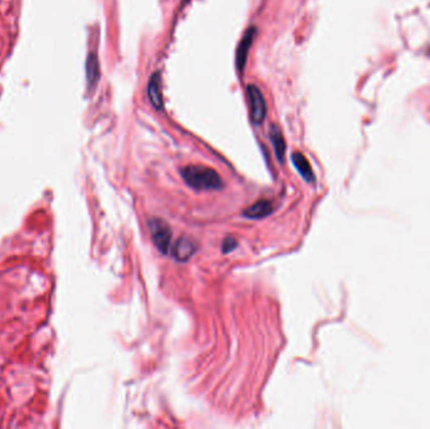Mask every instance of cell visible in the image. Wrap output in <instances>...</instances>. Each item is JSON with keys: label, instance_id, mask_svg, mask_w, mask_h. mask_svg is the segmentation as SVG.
<instances>
[{"label": "cell", "instance_id": "obj_10", "mask_svg": "<svg viewBox=\"0 0 430 429\" xmlns=\"http://www.w3.org/2000/svg\"><path fill=\"white\" fill-rule=\"evenodd\" d=\"M235 247H237V240L233 239V238H227V239H225L224 242H223V245H222L223 252H224V253L230 252V250L234 249Z\"/></svg>", "mask_w": 430, "mask_h": 429}, {"label": "cell", "instance_id": "obj_1", "mask_svg": "<svg viewBox=\"0 0 430 429\" xmlns=\"http://www.w3.org/2000/svg\"><path fill=\"white\" fill-rule=\"evenodd\" d=\"M181 177L189 187L196 190H218L224 187L220 175L208 166L189 165L181 170Z\"/></svg>", "mask_w": 430, "mask_h": 429}, {"label": "cell", "instance_id": "obj_3", "mask_svg": "<svg viewBox=\"0 0 430 429\" xmlns=\"http://www.w3.org/2000/svg\"><path fill=\"white\" fill-rule=\"evenodd\" d=\"M149 228H150L151 238H153L158 249L161 253H168L169 248H170L171 238H173L170 225L160 218H153L149 222Z\"/></svg>", "mask_w": 430, "mask_h": 429}, {"label": "cell", "instance_id": "obj_8", "mask_svg": "<svg viewBox=\"0 0 430 429\" xmlns=\"http://www.w3.org/2000/svg\"><path fill=\"white\" fill-rule=\"evenodd\" d=\"M292 161L295 166L297 168L298 173L302 175V178L307 182H313L315 180V174H313L312 168H311L310 163L306 159V156L301 153H295L292 155Z\"/></svg>", "mask_w": 430, "mask_h": 429}, {"label": "cell", "instance_id": "obj_5", "mask_svg": "<svg viewBox=\"0 0 430 429\" xmlns=\"http://www.w3.org/2000/svg\"><path fill=\"white\" fill-rule=\"evenodd\" d=\"M148 97L150 100L151 105L156 108V110H163L164 101H163V93H161V77L160 73H154L151 76L150 81L148 84Z\"/></svg>", "mask_w": 430, "mask_h": 429}, {"label": "cell", "instance_id": "obj_7", "mask_svg": "<svg viewBox=\"0 0 430 429\" xmlns=\"http://www.w3.org/2000/svg\"><path fill=\"white\" fill-rule=\"evenodd\" d=\"M273 212V205L269 200H258L253 205H250L248 209L244 210L243 214L249 219H262V218L268 217Z\"/></svg>", "mask_w": 430, "mask_h": 429}, {"label": "cell", "instance_id": "obj_9", "mask_svg": "<svg viewBox=\"0 0 430 429\" xmlns=\"http://www.w3.org/2000/svg\"><path fill=\"white\" fill-rule=\"evenodd\" d=\"M269 137L270 141H272L273 149H274L275 156L278 158V160L283 161V158H284L285 154V141L284 138H283V135L279 128L275 127V126H272V127H270Z\"/></svg>", "mask_w": 430, "mask_h": 429}, {"label": "cell", "instance_id": "obj_4", "mask_svg": "<svg viewBox=\"0 0 430 429\" xmlns=\"http://www.w3.org/2000/svg\"><path fill=\"white\" fill-rule=\"evenodd\" d=\"M255 32L257 31H255L254 28L248 29L244 36H243L242 41L238 44L237 54H235V64H237V68L239 72L243 71L245 63H247L248 52H249L250 47H252L253 39H254L255 37Z\"/></svg>", "mask_w": 430, "mask_h": 429}, {"label": "cell", "instance_id": "obj_2", "mask_svg": "<svg viewBox=\"0 0 430 429\" xmlns=\"http://www.w3.org/2000/svg\"><path fill=\"white\" fill-rule=\"evenodd\" d=\"M247 97L249 102L250 118L254 125H262L267 116V103L262 92L255 84L247 86Z\"/></svg>", "mask_w": 430, "mask_h": 429}, {"label": "cell", "instance_id": "obj_11", "mask_svg": "<svg viewBox=\"0 0 430 429\" xmlns=\"http://www.w3.org/2000/svg\"><path fill=\"white\" fill-rule=\"evenodd\" d=\"M185 2H189V0H184V3H185Z\"/></svg>", "mask_w": 430, "mask_h": 429}, {"label": "cell", "instance_id": "obj_6", "mask_svg": "<svg viewBox=\"0 0 430 429\" xmlns=\"http://www.w3.org/2000/svg\"><path fill=\"white\" fill-rule=\"evenodd\" d=\"M195 242H193V240L189 239V238L181 237L180 239H178V242L175 243V245H174L173 255L178 261L185 262L188 261V259H190V257L195 253Z\"/></svg>", "mask_w": 430, "mask_h": 429}]
</instances>
